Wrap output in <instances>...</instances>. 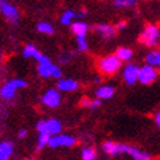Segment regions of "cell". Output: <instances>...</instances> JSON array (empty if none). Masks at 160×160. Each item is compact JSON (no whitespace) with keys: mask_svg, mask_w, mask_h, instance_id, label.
Wrapping results in <instances>:
<instances>
[{"mask_svg":"<svg viewBox=\"0 0 160 160\" xmlns=\"http://www.w3.org/2000/svg\"><path fill=\"white\" fill-rule=\"evenodd\" d=\"M50 147H60V146H65V147H70V146H73L76 145V139L74 138H72L69 137V135H59V134H55L53 137L48 139V143H47Z\"/></svg>","mask_w":160,"mask_h":160,"instance_id":"obj_8","label":"cell"},{"mask_svg":"<svg viewBox=\"0 0 160 160\" xmlns=\"http://www.w3.org/2000/svg\"><path fill=\"white\" fill-rule=\"evenodd\" d=\"M138 70L139 68L135 64H129L124 69V79L128 85H134L138 79Z\"/></svg>","mask_w":160,"mask_h":160,"instance_id":"obj_11","label":"cell"},{"mask_svg":"<svg viewBox=\"0 0 160 160\" xmlns=\"http://www.w3.org/2000/svg\"><path fill=\"white\" fill-rule=\"evenodd\" d=\"M97 158V152L92 148H85L82 151V159L83 160H95Z\"/></svg>","mask_w":160,"mask_h":160,"instance_id":"obj_25","label":"cell"},{"mask_svg":"<svg viewBox=\"0 0 160 160\" xmlns=\"http://www.w3.org/2000/svg\"><path fill=\"white\" fill-rule=\"evenodd\" d=\"M146 62L151 67H159L160 65V52L158 50H152L146 55Z\"/></svg>","mask_w":160,"mask_h":160,"instance_id":"obj_19","label":"cell"},{"mask_svg":"<svg viewBox=\"0 0 160 160\" xmlns=\"http://www.w3.org/2000/svg\"><path fill=\"white\" fill-rule=\"evenodd\" d=\"M139 0H113L112 4L117 9H132L138 5Z\"/></svg>","mask_w":160,"mask_h":160,"instance_id":"obj_15","label":"cell"},{"mask_svg":"<svg viewBox=\"0 0 160 160\" xmlns=\"http://www.w3.org/2000/svg\"><path fill=\"white\" fill-rule=\"evenodd\" d=\"M13 152V145L11 142L0 143V160H8Z\"/></svg>","mask_w":160,"mask_h":160,"instance_id":"obj_17","label":"cell"},{"mask_svg":"<svg viewBox=\"0 0 160 160\" xmlns=\"http://www.w3.org/2000/svg\"><path fill=\"white\" fill-rule=\"evenodd\" d=\"M38 73L41 77L47 78V77H53V78H60L61 77V69L52 64L51 61H46V62H39L38 65Z\"/></svg>","mask_w":160,"mask_h":160,"instance_id":"obj_5","label":"cell"},{"mask_svg":"<svg viewBox=\"0 0 160 160\" xmlns=\"http://www.w3.org/2000/svg\"><path fill=\"white\" fill-rule=\"evenodd\" d=\"M94 30L104 39H111L116 35V28L109 25V23H98L97 26H94Z\"/></svg>","mask_w":160,"mask_h":160,"instance_id":"obj_10","label":"cell"},{"mask_svg":"<svg viewBox=\"0 0 160 160\" xmlns=\"http://www.w3.org/2000/svg\"><path fill=\"white\" fill-rule=\"evenodd\" d=\"M126 26H128V22H126L125 20H121V21H118V22L116 23L115 28H116V30L118 31V30H124Z\"/></svg>","mask_w":160,"mask_h":160,"instance_id":"obj_27","label":"cell"},{"mask_svg":"<svg viewBox=\"0 0 160 160\" xmlns=\"http://www.w3.org/2000/svg\"><path fill=\"white\" fill-rule=\"evenodd\" d=\"M37 30L39 31V33L47 34V35H52L55 33L53 26L51 25L50 22H47V21H41V22H39L37 25Z\"/></svg>","mask_w":160,"mask_h":160,"instance_id":"obj_21","label":"cell"},{"mask_svg":"<svg viewBox=\"0 0 160 160\" xmlns=\"http://www.w3.org/2000/svg\"><path fill=\"white\" fill-rule=\"evenodd\" d=\"M48 139H50V134L41 133V135H39V141H38V150H42L47 143H48Z\"/></svg>","mask_w":160,"mask_h":160,"instance_id":"obj_26","label":"cell"},{"mask_svg":"<svg viewBox=\"0 0 160 160\" xmlns=\"http://www.w3.org/2000/svg\"><path fill=\"white\" fill-rule=\"evenodd\" d=\"M115 94V89L112 86H102L97 90V95L102 99H109Z\"/></svg>","mask_w":160,"mask_h":160,"instance_id":"obj_22","label":"cell"},{"mask_svg":"<svg viewBox=\"0 0 160 160\" xmlns=\"http://www.w3.org/2000/svg\"><path fill=\"white\" fill-rule=\"evenodd\" d=\"M155 122H156V124H158V126H159V124H160V115H159V113L155 116Z\"/></svg>","mask_w":160,"mask_h":160,"instance_id":"obj_31","label":"cell"},{"mask_svg":"<svg viewBox=\"0 0 160 160\" xmlns=\"http://www.w3.org/2000/svg\"><path fill=\"white\" fill-rule=\"evenodd\" d=\"M121 60H120L116 55H108L104 56V58L99 59L98 61V68L102 72L103 74H107V76H112L117 73L121 68Z\"/></svg>","mask_w":160,"mask_h":160,"instance_id":"obj_2","label":"cell"},{"mask_svg":"<svg viewBox=\"0 0 160 160\" xmlns=\"http://www.w3.org/2000/svg\"><path fill=\"white\" fill-rule=\"evenodd\" d=\"M23 56L25 58H34L38 62H46V61H50V59L47 58L46 55H43L41 51H39L35 46L33 44H28L25 48H23Z\"/></svg>","mask_w":160,"mask_h":160,"instance_id":"obj_9","label":"cell"},{"mask_svg":"<svg viewBox=\"0 0 160 160\" xmlns=\"http://www.w3.org/2000/svg\"><path fill=\"white\" fill-rule=\"evenodd\" d=\"M60 100H61V97L60 94L56 91V90H48L42 98V102L43 104L48 106L51 108H56L59 104H60Z\"/></svg>","mask_w":160,"mask_h":160,"instance_id":"obj_12","label":"cell"},{"mask_svg":"<svg viewBox=\"0 0 160 160\" xmlns=\"http://www.w3.org/2000/svg\"><path fill=\"white\" fill-rule=\"evenodd\" d=\"M26 160H31V159H26Z\"/></svg>","mask_w":160,"mask_h":160,"instance_id":"obj_32","label":"cell"},{"mask_svg":"<svg viewBox=\"0 0 160 160\" xmlns=\"http://www.w3.org/2000/svg\"><path fill=\"white\" fill-rule=\"evenodd\" d=\"M115 55L121 61H129L133 58V51L130 48H128V47H120V48H117Z\"/></svg>","mask_w":160,"mask_h":160,"instance_id":"obj_20","label":"cell"},{"mask_svg":"<svg viewBox=\"0 0 160 160\" xmlns=\"http://www.w3.org/2000/svg\"><path fill=\"white\" fill-rule=\"evenodd\" d=\"M158 77V70L155 67H151L148 64H146L145 67L139 68L138 70V81L143 85H151Z\"/></svg>","mask_w":160,"mask_h":160,"instance_id":"obj_6","label":"cell"},{"mask_svg":"<svg viewBox=\"0 0 160 160\" xmlns=\"http://www.w3.org/2000/svg\"><path fill=\"white\" fill-rule=\"evenodd\" d=\"M125 152L129 154V155H132V158H133L134 160H151L150 155H147L146 152H142V151H139L138 148L132 147V146H128V145H126Z\"/></svg>","mask_w":160,"mask_h":160,"instance_id":"obj_16","label":"cell"},{"mask_svg":"<svg viewBox=\"0 0 160 160\" xmlns=\"http://www.w3.org/2000/svg\"><path fill=\"white\" fill-rule=\"evenodd\" d=\"M81 106H85V107H91V100L89 98H83L81 100Z\"/></svg>","mask_w":160,"mask_h":160,"instance_id":"obj_28","label":"cell"},{"mask_svg":"<svg viewBox=\"0 0 160 160\" xmlns=\"http://www.w3.org/2000/svg\"><path fill=\"white\" fill-rule=\"evenodd\" d=\"M100 106H102V102H100V99H94V100H91V108L100 107Z\"/></svg>","mask_w":160,"mask_h":160,"instance_id":"obj_29","label":"cell"},{"mask_svg":"<svg viewBox=\"0 0 160 160\" xmlns=\"http://www.w3.org/2000/svg\"><path fill=\"white\" fill-rule=\"evenodd\" d=\"M37 129L39 130V133H47L50 135H55L59 134L61 130V124L55 118L47 120V121H39L37 125Z\"/></svg>","mask_w":160,"mask_h":160,"instance_id":"obj_7","label":"cell"},{"mask_svg":"<svg viewBox=\"0 0 160 160\" xmlns=\"http://www.w3.org/2000/svg\"><path fill=\"white\" fill-rule=\"evenodd\" d=\"M86 14V11H82V12H76V11H72V9H67L61 13V17H60V22L62 25H67L69 26L72 22H73L76 18H81Z\"/></svg>","mask_w":160,"mask_h":160,"instance_id":"obj_13","label":"cell"},{"mask_svg":"<svg viewBox=\"0 0 160 160\" xmlns=\"http://www.w3.org/2000/svg\"><path fill=\"white\" fill-rule=\"evenodd\" d=\"M28 82L26 81H22V79H12V81L7 82L2 90H0V98L3 99H12L14 97L16 91L17 89H21V87H26Z\"/></svg>","mask_w":160,"mask_h":160,"instance_id":"obj_4","label":"cell"},{"mask_svg":"<svg viewBox=\"0 0 160 160\" xmlns=\"http://www.w3.org/2000/svg\"><path fill=\"white\" fill-rule=\"evenodd\" d=\"M58 87L62 91H74L78 87V83L73 79H60Z\"/></svg>","mask_w":160,"mask_h":160,"instance_id":"obj_18","label":"cell"},{"mask_svg":"<svg viewBox=\"0 0 160 160\" xmlns=\"http://www.w3.org/2000/svg\"><path fill=\"white\" fill-rule=\"evenodd\" d=\"M76 42H77V50H78L79 52H85V51H87L89 46H87L86 37H77Z\"/></svg>","mask_w":160,"mask_h":160,"instance_id":"obj_24","label":"cell"},{"mask_svg":"<svg viewBox=\"0 0 160 160\" xmlns=\"http://www.w3.org/2000/svg\"><path fill=\"white\" fill-rule=\"evenodd\" d=\"M69 26L72 29V33L76 34V37H86L87 31H89V26L83 21H73Z\"/></svg>","mask_w":160,"mask_h":160,"instance_id":"obj_14","label":"cell"},{"mask_svg":"<svg viewBox=\"0 0 160 160\" xmlns=\"http://www.w3.org/2000/svg\"><path fill=\"white\" fill-rule=\"evenodd\" d=\"M103 150L106 151L107 154H109V155H117V154H120V145L118 143H115V142H111V141H108V142H106V143H103Z\"/></svg>","mask_w":160,"mask_h":160,"instance_id":"obj_23","label":"cell"},{"mask_svg":"<svg viewBox=\"0 0 160 160\" xmlns=\"http://www.w3.org/2000/svg\"><path fill=\"white\" fill-rule=\"evenodd\" d=\"M159 39H160V30L159 26L155 25V23H147L139 35V42L145 44L146 47H151V48L159 44Z\"/></svg>","mask_w":160,"mask_h":160,"instance_id":"obj_1","label":"cell"},{"mask_svg":"<svg viewBox=\"0 0 160 160\" xmlns=\"http://www.w3.org/2000/svg\"><path fill=\"white\" fill-rule=\"evenodd\" d=\"M0 12L7 18V21L12 23V25L18 23L21 18V13L18 11V8L9 2H5V0H0Z\"/></svg>","mask_w":160,"mask_h":160,"instance_id":"obj_3","label":"cell"},{"mask_svg":"<svg viewBox=\"0 0 160 160\" xmlns=\"http://www.w3.org/2000/svg\"><path fill=\"white\" fill-rule=\"evenodd\" d=\"M26 134H28V133H26V130L23 129V130H21V132L18 133V137H20V138H23V137H26Z\"/></svg>","mask_w":160,"mask_h":160,"instance_id":"obj_30","label":"cell"}]
</instances>
